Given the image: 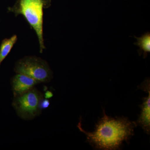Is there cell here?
Segmentation results:
<instances>
[{"label": "cell", "instance_id": "8992f818", "mask_svg": "<svg viewBox=\"0 0 150 150\" xmlns=\"http://www.w3.org/2000/svg\"><path fill=\"white\" fill-rule=\"evenodd\" d=\"M142 88L147 92L148 96L144 98L142 111L138 122L145 132L149 134L150 130V81L147 79L144 82Z\"/></svg>", "mask_w": 150, "mask_h": 150}, {"label": "cell", "instance_id": "9c48e42d", "mask_svg": "<svg viewBox=\"0 0 150 150\" xmlns=\"http://www.w3.org/2000/svg\"><path fill=\"white\" fill-rule=\"evenodd\" d=\"M50 105V101L48 99H42L40 100V104H39V107L41 110L43 109H46L48 108Z\"/></svg>", "mask_w": 150, "mask_h": 150}, {"label": "cell", "instance_id": "30bf717a", "mask_svg": "<svg viewBox=\"0 0 150 150\" xmlns=\"http://www.w3.org/2000/svg\"><path fill=\"white\" fill-rule=\"evenodd\" d=\"M53 96V94L51 91H47L45 93V98L46 99H49L51 98Z\"/></svg>", "mask_w": 150, "mask_h": 150}, {"label": "cell", "instance_id": "277c9868", "mask_svg": "<svg viewBox=\"0 0 150 150\" xmlns=\"http://www.w3.org/2000/svg\"><path fill=\"white\" fill-rule=\"evenodd\" d=\"M43 98V94L33 88L24 93L14 96L12 105L20 118L31 120L40 114L41 110L39 104Z\"/></svg>", "mask_w": 150, "mask_h": 150}, {"label": "cell", "instance_id": "3957f363", "mask_svg": "<svg viewBox=\"0 0 150 150\" xmlns=\"http://www.w3.org/2000/svg\"><path fill=\"white\" fill-rule=\"evenodd\" d=\"M14 71L16 74L27 75L39 82H48L53 73L47 62L35 56H25L16 62Z\"/></svg>", "mask_w": 150, "mask_h": 150}, {"label": "cell", "instance_id": "52a82bcc", "mask_svg": "<svg viewBox=\"0 0 150 150\" xmlns=\"http://www.w3.org/2000/svg\"><path fill=\"white\" fill-rule=\"evenodd\" d=\"M17 40V35H14L10 38L2 40L0 45V65L9 54Z\"/></svg>", "mask_w": 150, "mask_h": 150}, {"label": "cell", "instance_id": "6da1fadb", "mask_svg": "<svg viewBox=\"0 0 150 150\" xmlns=\"http://www.w3.org/2000/svg\"><path fill=\"white\" fill-rule=\"evenodd\" d=\"M103 115L93 132H88L84 130L81 121L78 124V128L85 134L88 142L97 149H117L124 141L127 142L133 135L135 124L127 118L108 116L104 110Z\"/></svg>", "mask_w": 150, "mask_h": 150}, {"label": "cell", "instance_id": "ba28073f", "mask_svg": "<svg viewBox=\"0 0 150 150\" xmlns=\"http://www.w3.org/2000/svg\"><path fill=\"white\" fill-rule=\"evenodd\" d=\"M134 37L137 40V42L134 43V45L139 46L140 48L138 51L139 56L142 55L144 51L143 55L144 58L145 59L147 56L148 53L150 52V32L145 33L141 37H137L136 36H134Z\"/></svg>", "mask_w": 150, "mask_h": 150}, {"label": "cell", "instance_id": "7a4b0ae2", "mask_svg": "<svg viewBox=\"0 0 150 150\" xmlns=\"http://www.w3.org/2000/svg\"><path fill=\"white\" fill-rule=\"evenodd\" d=\"M51 0H16L13 6L8 8V12L16 16H23L31 29L34 30L39 42L40 53L46 47L43 39V10L51 6Z\"/></svg>", "mask_w": 150, "mask_h": 150}, {"label": "cell", "instance_id": "5b68a950", "mask_svg": "<svg viewBox=\"0 0 150 150\" xmlns=\"http://www.w3.org/2000/svg\"><path fill=\"white\" fill-rule=\"evenodd\" d=\"M38 83L39 82L27 75L17 74L11 80L14 96L26 92Z\"/></svg>", "mask_w": 150, "mask_h": 150}]
</instances>
